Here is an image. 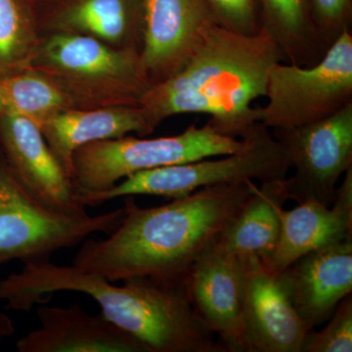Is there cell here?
Returning a JSON list of instances; mask_svg holds the SVG:
<instances>
[{"mask_svg": "<svg viewBox=\"0 0 352 352\" xmlns=\"http://www.w3.org/2000/svg\"><path fill=\"white\" fill-rule=\"evenodd\" d=\"M256 186L254 180L217 185L153 208L127 197L119 227L107 239L83 241L73 265L112 283L134 277L182 283Z\"/></svg>", "mask_w": 352, "mask_h": 352, "instance_id": "6da1fadb", "label": "cell"}, {"mask_svg": "<svg viewBox=\"0 0 352 352\" xmlns=\"http://www.w3.org/2000/svg\"><path fill=\"white\" fill-rule=\"evenodd\" d=\"M116 286L103 277L50 261L24 263L19 273L0 280V300L7 307L28 312L57 292L91 296L101 314L131 333L149 352H222L215 335L190 302L184 282L148 277L124 280Z\"/></svg>", "mask_w": 352, "mask_h": 352, "instance_id": "7a4b0ae2", "label": "cell"}, {"mask_svg": "<svg viewBox=\"0 0 352 352\" xmlns=\"http://www.w3.org/2000/svg\"><path fill=\"white\" fill-rule=\"evenodd\" d=\"M278 62L283 56L263 30L247 36L215 24L177 73L147 90L140 107L156 127L173 116L207 113L217 131L240 138L258 122L252 103L265 97Z\"/></svg>", "mask_w": 352, "mask_h": 352, "instance_id": "3957f363", "label": "cell"}, {"mask_svg": "<svg viewBox=\"0 0 352 352\" xmlns=\"http://www.w3.org/2000/svg\"><path fill=\"white\" fill-rule=\"evenodd\" d=\"M32 69L47 78L71 109L140 106L152 87L139 50L82 34L41 36Z\"/></svg>", "mask_w": 352, "mask_h": 352, "instance_id": "277c9868", "label": "cell"}, {"mask_svg": "<svg viewBox=\"0 0 352 352\" xmlns=\"http://www.w3.org/2000/svg\"><path fill=\"white\" fill-rule=\"evenodd\" d=\"M241 138L244 147L233 154L139 171L110 188L76 194V198L85 208L120 197L149 195L173 200L217 185L287 178L291 170L288 157L268 127L256 122Z\"/></svg>", "mask_w": 352, "mask_h": 352, "instance_id": "5b68a950", "label": "cell"}, {"mask_svg": "<svg viewBox=\"0 0 352 352\" xmlns=\"http://www.w3.org/2000/svg\"><path fill=\"white\" fill-rule=\"evenodd\" d=\"M244 145L242 138L220 133L208 122L166 138L95 141L74 153L72 184L76 194L102 191L139 171L233 154Z\"/></svg>", "mask_w": 352, "mask_h": 352, "instance_id": "8992f818", "label": "cell"}, {"mask_svg": "<svg viewBox=\"0 0 352 352\" xmlns=\"http://www.w3.org/2000/svg\"><path fill=\"white\" fill-rule=\"evenodd\" d=\"M124 208L98 215L52 212L34 201L16 179L4 155L0 157V265L50 261L60 250L80 244L92 234H111Z\"/></svg>", "mask_w": 352, "mask_h": 352, "instance_id": "52a82bcc", "label": "cell"}, {"mask_svg": "<svg viewBox=\"0 0 352 352\" xmlns=\"http://www.w3.org/2000/svg\"><path fill=\"white\" fill-rule=\"evenodd\" d=\"M258 122L294 129L330 117L352 103V32L342 34L311 66L278 62L267 76Z\"/></svg>", "mask_w": 352, "mask_h": 352, "instance_id": "ba28073f", "label": "cell"}, {"mask_svg": "<svg viewBox=\"0 0 352 352\" xmlns=\"http://www.w3.org/2000/svg\"><path fill=\"white\" fill-rule=\"evenodd\" d=\"M271 131L294 170L284 180L289 200L332 205L340 178L352 166V103L318 122Z\"/></svg>", "mask_w": 352, "mask_h": 352, "instance_id": "9c48e42d", "label": "cell"}, {"mask_svg": "<svg viewBox=\"0 0 352 352\" xmlns=\"http://www.w3.org/2000/svg\"><path fill=\"white\" fill-rule=\"evenodd\" d=\"M244 273L243 261L217 241L184 279L192 307L227 352H245Z\"/></svg>", "mask_w": 352, "mask_h": 352, "instance_id": "30bf717a", "label": "cell"}, {"mask_svg": "<svg viewBox=\"0 0 352 352\" xmlns=\"http://www.w3.org/2000/svg\"><path fill=\"white\" fill-rule=\"evenodd\" d=\"M0 144L16 179L34 201L59 214H87L36 122L22 116L1 118Z\"/></svg>", "mask_w": 352, "mask_h": 352, "instance_id": "8fae6325", "label": "cell"}, {"mask_svg": "<svg viewBox=\"0 0 352 352\" xmlns=\"http://www.w3.org/2000/svg\"><path fill=\"white\" fill-rule=\"evenodd\" d=\"M143 9L140 59L154 85L177 73L217 23L205 0H144Z\"/></svg>", "mask_w": 352, "mask_h": 352, "instance_id": "7c38bea8", "label": "cell"}, {"mask_svg": "<svg viewBox=\"0 0 352 352\" xmlns=\"http://www.w3.org/2000/svg\"><path fill=\"white\" fill-rule=\"evenodd\" d=\"M308 332L328 321L352 291V237L309 252L278 274Z\"/></svg>", "mask_w": 352, "mask_h": 352, "instance_id": "4fadbf2b", "label": "cell"}, {"mask_svg": "<svg viewBox=\"0 0 352 352\" xmlns=\"http://www.w3.org/2000/svg\"><path fill=\"white\" fill-rule=\"evenodd\" d=\"M244 263L245 352H300L308 332L278 274L258 259Z\"/></svg>", "mask_w": 352, "mask_h": 352, "instance_id": "5bb4252c", "label": "cell"}, {"mask_svg": "<svg viewBox=\"0 0 352 352\" xmlns=\"http://www.w3.org/2000/svg\"><path fill=\"white\" fill-rule=\"evenodd\" d=\"M281 228L275 251L263 264L279 274L298 258L352 237V166L344 173L331 206L309 199L293 210L282 208Z\"/></svg>", "mask_w": 352, "mask_h": 352, "instance_id": "9a60e30c", "label": "cell"}, {"mask_svg": "<svg viewBox=\"0 0 352 352\" xmlns=\"http://www.w3.org/2000/svg\"><path fill=\"white\" fill-rule=\"evenodd\" d=\"M41 327L21 338L19 352H149L147 347L109 321L76 303L69 307H39Z\"/></svg>", "mask_w": 352, "mask_h": 352, "instance_id": "2e32d148", "label": "cell"}, {"mask_svg": "<svg viewBox=\"0 0 352 352\" xmlns=\"http://www.w3.org/2000/svg\"><path fill=\"white\" fill-rule=\"evenodd\" d=\"M46 143L69 178L74 153L95 141L136 133L151 134L156 129L140 106L97 109H67L39 124Z\"/></svg>", "mask_w": 352, "mask_h": 352, "instance_id": "e0dca14e", "label": "cell"}, {"mask_svg": "<svg viewBox=\"0 0 352 352\" xmlns=\"http://www.w3.org/2000/svg\"><path fill=\"white\" fill-rule=\"evenodd\" d=\"M38 23L41 36L74 34L140 52L144 0H62Z\"/></svg>", "mask_w": 352, "mask_h": 352, "instance_id": "ac0fdd59", "label": "cell"}, {"mask_svg": "<svg viewBox=\"0 0 352 352\" xmlns=\"http://www.w3.org/2000/svg\"><path fill=\"white\" fill-rule=\"evenodd\" d=\"M285 179L256 186L226 226L217 242L241 261L265 264L279 239L282 208L289 201Z\"/></svg>", "mask_w": 352, "mask_h": 352, "instance_id": "d6986e66", "label": "cell"}, {"mask_svg": "<svg viewBox=\"0 0 352 352\" xmlns=\"http://www.w3.org/2000/svg\"><path fill=\"white\" fill-rule=\"evenodd\" d=\"M259 22L279 48L284 62L311 66L325 55L308 0H256Z\"/></svg>", "mask_w": 352, "mask_h": 352, "instance_id": "ffe728a7", "label": "cell"}, {"mask_svg": "<svg viewBox=\"0 0 352 352\" xmlns=\"http://www.w3.org/2000/svg\"><path fill=\"white\" fill-rule=\"evenodd\" d=\"M67 109L71 107L63 94L34 69L0 76V119L22 116L39 126Z\"/></svg>", "mask_w": 352, "mask_h": 352, "instance_id": "44dd1931", "label": "cell"}, {"mask_svg": "<svg viewBox=\"0 0 352 352\" xmlns=\"http://www.w3.org/2000/svg\"><path fill=\"white\" fill-rule=\"evenodd\" d=\"M41 39L25 0H0V76L31 69Z\"/></svg>", "mask_w": 352, "mask_h": 352, "instance_id": "7402d4cb", "label": "cell"}, {"mask_svg": "<svg viewBox=\"0 0 352 352\" xmlns=\"http://www.w3.org/2000/svg\"><path fill=\"white\" fill-rule=\"evenodd\" d=\"M320 331L310 330L300 352L352 351V296L344 298Z\"/></svg>", "mask_w": 352, "mask_h": 352, "instance_id": "603a6c76", "label": "cell"}, {"mask_svg": "<svg viewBox=\"0 0 352 352\" xmlns=\"http://www.w3.org/2000/svg\"><path fill=\"white\" fill-rule=\"evenodd\" d=\"M312 21L328 50L342 34L351 32V0H308Z\"/></svg>", "mask_w": 352, "mask_h": 352, "instance_id": "cb8c5ba5", "label": "cell"}, {"mask_svg": "<svg viewBox=\"0 0 352 352\" xmlns=\"http://www.w3.org/2000/svg\"><path fill=\"white\" fill-rule=\"evenodd\" d=\"M220 27L242 36H256L261 32L256 0H205Z\"/></svg>", "mask_w": 352, "mask_h": 352, "instance_id": "d4e9b609", "label": "cell"}, {"mask_svg": "<svg viewBox=\"0 0 352 352\" xmlns=\"http://www.w3.org/2000/svg\"><path fill=\"white\" fill-rule=\"evenodd\" d=\"M15 333V327L8 315L0 312V342L6 338L11 337Z\"/></svg>", "mask_w": 352, "mask_h": 352, "instance_id": "484cf974", "label": "cell"}]
</instances>
